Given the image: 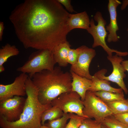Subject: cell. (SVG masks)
Masks as SVG:
<instances>
[{
	"label": "cell",
	"mask_w": 128,
	"mask_h": 128,
	"mask_svg": "<svg viewBox=\"0 0 128 128\" xmlns=\"http://www.w3.org/2000/svg\"><path fill=\"white\" fill-rule=\"evenodd\" d=\"M40 128H49L47 126L45 125H42Z\"/></svg>",
	"instance_id": "33"
},
{
	"label": "cell",
	"mask_w": 128,
	"mask_h": 128,
	"mask_svg": "<svg viewBox=\"0 0 128 128\" xmlns=\"http://www.w3.org/2000/svg\"><path fill=\"white\" fill-rule=\"evenodd\" d=\"M56 63L51 50H38L32 53L28 60L22 66L18 68L17 70L28 73L31 78L35 73L43 70H53Z\"/></svg>",
	"instance_id": "4"
},
{
	"label": "cell",
	"mask_w": 128,
	"mask_h": 128,
	"mask_svg": "<svg viewBox=\"0 0 128 128\" xmlns=\"http://www.w3.org/2000/svg\"><path fill=\"white\" fill-rule=\"evenodd\" d=\"M79 55L76 63L71 65L70 70L82 77L91 80L92 76L90 74L89 66L96 55L94 49L83 45L77 48Z\"/></svg>",
	"instance_id": "10"
},
{
	"label": "cell",
	"mask_w": 128,
	"mask_h": 128,
	"mask_svg": "<svg viewBox=\"0 0 128 128\" xmlns=\"http://www.w3.org/2000/svg\"><path fill=\"white\" fill-rule=\"evenodd\" d=\"M70 113H64L63 116L60 118L49 122L45 123V125L49 128H65L67 120L70 119Z\"/></svg>",
	"instance_id": "21"
},
{
	"label": "cell",
	"mask_w": 128,
	"mask_h": 128,
	"mask_svg": "<svg viewBox=\"0 0 128 128\" xmlns=\"http://www.w3.org/2000/svg\"><path fill=\"white\" fill-rule=\"evenodd\" d=\"M127 31H128V28L127 29Z\"/></svg>",
	"instance_id": "35"
},
{
	"label": "cell",
	"mask_w": 128,
	"mask_h": 128,
	"mask_svg": "<svg viewBox=\"0 0 128 128\" xmlns=\"http://www.w3.org/2000/svg\"><path fill=\"white\" fill-rule=\"evenodd\" d=\"M105 102L113 114L128 112V98L127 99H125L123 100Z\"/></svg>",
	"instance_id": "18"
},
{
	"label": "cell",
	"mask_w": 128,
	"mask_h": 128,
	"mask_svg": "<svg viewBox=\"0 0 128 128\" xmlns=\"http://www.w3.org/2000/svg\"><path fill=\"white\" fill-rule=\"evenodd\" d=\"M79 55V51L77 48H70L69 51L67 58L68 63L71 64V65L74 64L78 60Z\"/></svg>",
	"instance_id": "24"
},
{
	"label": "cell",
	"mask_w": 128,
	"mask_h": 128,
	"mask_svg": "<svg viewBox=\"0 0 128 128\" xmlns=\"http://www.w3.org/2000/svg\"><path fill=\"white\" fill-rule=\"evenodd\" d=\"M69 14L57 0H25L15 7L9 19L25 48L51 51L67 41Z\"/></svg>",
	"instance_id": "1"
},
{
	"label": "cell",
	"mask_w": 128,
	"mask_h": 128,
	"mask_svg": "<svg viewBox=\"0 0 128 128\" xmlns=\"http://www.w3.org/2000/svg\"><path fill=\"white\" fill-rule=\"evenodd\" d=\"M100 123L95 120L86 118L83 120L79 128H96Z\"/></svg>",
	"instance_id": "25"
},
{
	"label": "cell",
	"mask_w": 128,
	"mask_h": 128,
	"mask_svg": "<svg viewBox=\"0 0 128 128\" xmlns=\"http://www.w3.org/2000/svg\"><path fill=\"white\" fill-rule=\"evenodd\" d=\"M101 123L96 128H101Z\"/></svg>",
	"instance_id": "34"
},
{
	"label": "cell",
	"mask_w": 128,
	"mask_h": 128,
	"mask_svg": "<svg viewBox=\"0 0 128 128\" xmlns=\"http://www.w3.org/2000/svg\"><path fill=\"white\" fill-rule=\"evenodd\" d=\"M94 18V20L97 22V25H95L93 19L91 18L90 20V27L87 30L93 38L94 42L92 45V48L101 46L107 53L108 56H112L113 52L116 53L119 56L127 55V52H122L111 49L107 45L105 41L107 34L105 27L106 22L103 17L101 13L99 11L97 12Z\"/></svg>",
	"instance_id": "5"
},
{
	"label": "cell",
	"mask_w": 128,
	"mask_h": 128,
	"mask_svg": "<svg viewBox=\"0 0 128 128\" xmlns=\"http://www.w3.org/2000/svg\"><path fill=\"white\" fill-rule=\"evenodd\" d=\"M70 73L72 77V91L77 93L83 101L87 91L91 86L92 81L81 77L70 70Z\"/></svg>",
	"instance_id": "13"
},
{
	"label": "cell",
	"mask_w": 128,
	"mask_h": 128,
	"mask_svg": "<svg viewBox=\"0 0 128 128\" xmlns=\"http://www.w3.org/2000/svg\"><path fill=\"white\" fill-rule=\"evenodd\" d=\"M31 78L37 90L39 100L43 105L51 104L61 94L72 91L70 73L64 72L59 67L36 73Z\"/></svg>",
	"instance_id": "2"
},
{
	"label": "cell",
	"mask_w": 128,
	"mask_h": 128,
	"mask_svg": "<svg viewBox=\"0 0 128 128\" xmlns=\"http://www.w3.org/2000/svg\"><path fill=\"white\" fill-rule=\"evenodd\" d=\"M61 4L63 5L66 9L69 12L72 13L75 12L74 10L73 6L71 4V0H57Z\"/></svg>",
	"instance_id": "27"
},
{
	"label": "cell",
	"mask_w": 128,
	"mask_h": 128,
	"mask_svg": "<svg viewBox=\"0 0 128 128\" xmlns=\"http://www.w3.org/2000/svg\"><path fill=\"white\" fill-rule=\"evenodd\" d=\"M91 80V86L88 91L95 92L99 91H105L113 93L120 92L123 91L121 88L113 87L110 85V83L107 80L101 79L93 76Z\"/></svg>",
	"instance_id": "16"
},
{
	"label": "cell",
	"mask_w": 128,
	"mask_h": 128,
	"mask_svg": "<svg viewBox=\"0 0 128 128\" xmlns=\"http://www.w3.org/2000/svg\"><path fill=\"white\" fill-rule=\"evenodd\" d=\"M113 114L117 119L128 126V112Z\"/></svg>",
	"instance_id": "26"
},
{
	"label": "cell",
	"mask_w": 128,
	"mask_h": 128,
	"mask_svg": "<svg viewBox=\"0 0 128 128\" xmlns=\"http://www.w3.org/2000/svg\"><path fill=\"white\" fill-rule=\"evenodd\" d=\"M26 99L15 96L0 102V116L13 122L18 120L23 111Z\"/></svg>",
	"instance_id": "9"
},
{
	"label": "cell",
	"mask_w": 128,
	"mask_h": 128,
	"mask_svg": "<svg viewBox=\"0 0 128 128\" xmlns=\"http://www.w3.org/2000/svg\"><path fill=\"white\" fill-rule=\"evenodd\" d=\"M71 46L67 41L56 46L52 50L53 57L59 66L65 67L67 65V58Z\"/></svg>",
	"instance_id": "15"
},
{
	"label": "cell",
	"mask_w": 128,
	"mask_h": 128,
	"mask_svg": "<svg viewBox=\"0 0 128 128\" xmlns=\"http://www.w3.org/2000/svg\"><path fill=\"white\" fill-rule=\"evenodd\" d=\"M89 16L86 11L72 14H69L68 25L70 31L76 28L87 30L90 26Z\"/></svg>",
	"instance_id": "14"
},
{
	"label": "cell",
	"mask_w": 128,
	"mask_h": 128,
	"mask_svg": "<svg viewBox=\"0 0 128 128\" xmlns=\"http://www.w3.org/2000/svg\"><path fill=\"white\" fill-rule=\"evenodd\" d=\"M64 114V112L60 109L56 107L52 106L43 113L41 117V125H44L46 120L50 121L61 117Z\"/></svg>",
	"instance_id": "19"
},
{
	"label": "cell",
	"mask_w": 128,
	"mask_h": 128,
	"mask_svg": "<svg viewBox=\"0 0 128 128\" xmlns=\"http://www.w3.org/2000/svg\"><path fill=\"white\" fill-rule=\"evenodd\" d=\"M121 4L118 0H109L107 7L110 14V20L109 23L105 28L109 33L107 36V41L109 43L118 41L119 38L116 33V32L119 29L117 20L116 9Z\"/></svg>",
	"instance_id": "12"
},
{
	"label": "cell",
	"mask_w": 128,
	"mask_h": 128,
	"mask_svg": "<svg viewBox=\"0 0 128 128\" xmlns=\"http://www.w3.org/2000/svg\"><path fill=\"white\" fill-rule=\"evenodd\" d=\"M109 128H128V126L117 119L113 114L106 117L102 123Z\"/></svg>",
	"instance_id": "22"
},
{
	"label": "cell",
	"mask_w": 128,
	"mask_h": 128,
	"mask_svg": "<svg viewBox=\"0 0 128 128\" xmlns=\"http://www.w3.org/2000/svg\"><path fill=\"white\" fill-rule=\"evenodd\" d=\"M128 5V0H122L121 9L122 10L125 9Z\"/></svg>",
	"instance_id": "29"
},
{
	"label": "cell",
	"mask_w": 128,
	"mask_h": 128,
	"mask_svg": "<svg viewBox=\"0 0 128 128\" xmlns=\"http://www.w3.org/2000/svg\"><path fill=\"white\" fill-rule=\"evenodd\" d=\"M121 64L126 71L128 72V60H123L121 63Z\"/></svg>",
	"instance_id": "30"
},
{
	"label": "cell",
	"mask_w": 128,
	"mask_h": 128,
	"mask_svg": "<svg viewBox=\"0 0 128 128\" xmlns=\"http://www.w3.org/2000/svg\"><path fill=\"white\" fill-rule=\"evenodd\" d=\"M27 97L23 111L19 119L13 122L7 121L0 116L1 128H40L43 112L52 106L51 104L43 105L39 101L37 90L29 77L25 82Z\"/></svg>",
	"instance_id": "3"
},
{
	"label": "cell",
	"mask_w": 128,
	"mask_h": 128,
	"mask_svg": "<svg viewBox=\"0 0 128 128\" xmlns=\"http://www.w3.org/2000/svg\"><path fill=\"white\" fill-rule=\"evenodd\" d=\"M101 128H109L105 125L102 123L101 124Z\"/></svg>",
	"instance_id": "32"
},
{
	"label": "cell",
	"mask_w": 128,
	"mask_h": 128,
	"mask_svg": "<svg viewBox=\"0 0 128 128\" xmlns=\"http://www.w3.org/2000/svg\"><path fill=\"white\" fill-rule=\"evenodd\" d=\"M94 92L96 96L105 102H110L125 99L123 91L120 92L116 93L102 91Z\"/></svg>",
	"instance_id": "20"
},
{
	"label": "cell",
	"mask_w": 128,
	"mask_h": 128,
	"mask_svg": "<svg viewBox=\"0 0 128 128\" xmlns=\"http://www.w3.org/2000/svg\"><path fill=\"white\" fill-rule=\"evenodd\" d=\"M108 59L111 63L113 67V70L111 74L106 76L105 75L107 71L103 69L95 73L93 76L105 80L115 82L119 86L126 94L128 93V90L127 88L123 79L126 76L125 72L126 70L121 64L123 60L122 56L117 54L111 56H108Z\"/></svg>",
	"instance_id": "8"
},
{
	"label": "cell",
	"mask_w": 128,
	"mask_h": 128,
	"mask_svg": "<svg viewBox=\"0 0 128 128\" xmlns=\"http://www.w3.org/2000/svg\"><path fill=\"white\" fill-rule=\"evenodd\" d=\"M70 114V120L65 128H79L83 120L86 118L74 113Z\"/></svg>",
	"instance_id": "23"
},
{
	"label": "cell",
	"mask_w": 128,
	"mask_h": 128,
	"mask_svg": "<svg viewBox=\"0 0 128 128\" xmlns=\"http://www.w3.org/2000/svg\"><path fill=\"white\" fill-rule=\"evenodd\" d=\"M83 102V114L87 118H94L99 123H102L106 117L113 114L105 103L93 92L87 91Z\"/></svg>",
	"instance_id": "6"
},
{
	"label": "cell",
	"mask_w": 128,
	"mask_h": 128,
	"mask_svg": "<svg viewBox=\"0 0 128 128\" xmlns=\"http://www.w3.org/2000/svg\"><path fill=\"white\" fill-rule=\"evenodd\" d=\"M29 77L22 73L16 77L14 82L8 85L0 84V102L15 96H24L26 95L25 82Z\"/></svg>",
	"instance_id": "11"
},
{
	"label": "cell",
	"mask_w": 128,
	"mask_h": 128,
	"mask_svg": "<svg viewBox=\"0 0 128 128\" xmlns=\"http://www.w3.org/2000/svg\"><path fill=\"white\" fill-rule=\"evenodd\" d=\"M5 70V68L3 65L0 66V72L1 73Z\"/></svg>",
	"instance_id": "31"
},
{
	"label": "cell",
	"mask_w": 128,
	"mask_h": 128,
	"mask_svg": "<svg viewBox=\"0 0 128 128\" xmlns=\"http://www.w3.org/2000/svg\"><path fill=\"white\" fill-rule=\"evenodd\" d=\"M51 104L52 106L60 109L64 114H75L87 118L83 113V102L76 92L71 91L63 93L53 100Z\"/></svg>",
	"instance_id": "7"
},
{
	"label": "cell",
	"mask_w": 128,
	"mask_h": 128,
	"mask_svg": "<svg viewBox=\"0 0 128 128\" xmlns=\"http://www.w3.org/2000/svg\"><path fill=\"white\" fill-rule=\"evenodd\" d=\"M4 23L0 22V41H1L2 39L4 30Z\"/></svg>",
	"instance_id": "28"
},
{
	"label": "cell",
	"mask_w": 128,
	"mask_h": 128,
	"mask_svg": "<svg viewBox=\"0 0 128 128\" xmlns=\"http://www.w3.org/2000/svg\"><path fill=\"white\" fill-rule=\"evenodd\" d=\"M18 49L14 45L7 43L0 49V66L3 65L8 59L11 56L18 55Z\"/></svg>",
	"instance_id": "17"
}]
</instances>
